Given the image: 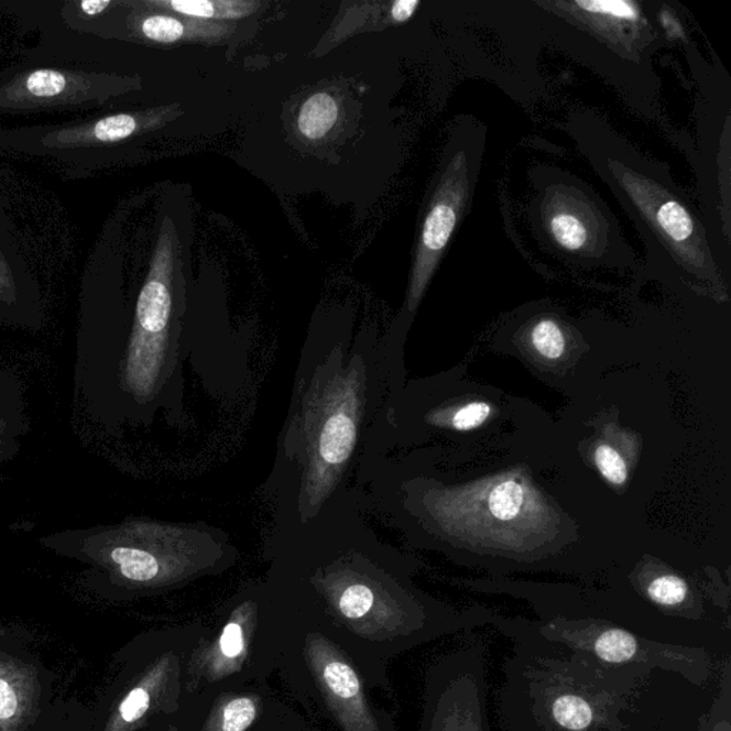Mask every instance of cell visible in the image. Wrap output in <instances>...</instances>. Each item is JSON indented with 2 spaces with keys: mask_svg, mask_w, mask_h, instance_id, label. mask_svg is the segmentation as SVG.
<instances>
[{
  "mask_svg": "<svg viewBox=\"0 0 731 731\" xmlns=\"http://www.w3.org/2000/svg\"><path fill=\"white\" fill-rule=\"evenodd\" d=\"M18 696L13 687L0 679V720L13 719L18 713Z\"/></svg>",
  "mask_w": 731,
  "mask_h": 731,
  "instance_id": "d4e9b609",
  "label": "cell"
},
{
  "mask_svg": "<svg viewBox=\"0 0 731 731\" xmlns=\"http://www.w3.org/2000/svg\"><path fill=\"white\" fill-rule=\"evenodd\" d=\"M12 297H14L12 269L0 250V299L9 302L12 301Z\"/></svg>",
  "mask_w": 731,
  "mask_h": 731,
  "instance_id": "484cf974",
  "label": "cell"
},
{
  "mask_svg": "<svg viewBox=\"0 0 731 731\" xmlns=\"http://www.w3.org/2000/svg\"><path fill=\"white\" fill-rule=\"evenodd\" d=\"M533 348L548 360L560 359L566 349V339L560 326L555 320L543 319L533 327Z\"/></svg>",
  "mask_w": 731,
  "mask_h": 731,
  "instance_id": "ac0fdd59",
  "label": "cell"
},
{
  "mask_svg": "<svg viewBox=\"0 0 731 731\" xmlns=\"http://www.w3.org/2000/svg\"><path fill=\"white\" fill-rule=\"evenodd\" d=\"M144 4L205 22L247 18L261 7L252 0H152Z\"/></svg>",
  "mask_w": 731,
  "mask_h": 731,
  "instance_id": "30bf717a",
  "label": "cell"
},
{
  "mask_svg": "<svg viewBox=\"0 0 731 731\" xmlns=\"http://www.w3.org/2000/svg\"><path fill=\"white\" fill-rule=\"evenodd\" d=\"M492 415V406L484 402L469 403L455 413L451 425L456 430L468 432L478 429Z\"/></svg>",
  "mask_w": 731,
  "mask_h": 731,
  "instance_id": "7402d4cb",
  "label": "cell"
},
{
  "mask_svg": "<svg viewBox=\"0 0 731 731\" xmlns=\"http://www.w3.org/2000/svg\"><path fill=\"white\" fill-rule=\"evenodd\" d=\"M575 7L580 8L586 13L593 14V17L609 19V21L614 22H636L640 18L637 4L623 2V0H614V2H603V0L576 2Z\"/></svg>",
  "mask_w": 731,
  "mask_h": 731,
  "instance_id": "d6986e66",
  "label": "cell"
},
{
  "mask_svg": "<svg viewBox=\"0 0 731 731\" xmlns=\"http://www.w3.org/2000/svg\"><path fill=\"white\" fill-rule=\"evenodd\" d=\"M548 232L565 250L579 252L591 242V219L577 201L565 199L557 201L548 214Z\"/></svg>",
  "mask_w": 731,
  "mask_h": 731,
  "instance_id": "7c38bea8",
  "label": "cell"
},
{
  "mask_svg": "<svg viewBox=\"0 0 731 731\" xmlns=\"http://www.w3.org/2000/svg\"><path fill=\"white\" fill-rule=\"evenodd\" d=\"M112 2L109 0H85V2L79 3V9L81 13L86 17L94 18L98 14L103 13L106 9L112 7Z\"/></svg>",
  "mask_w": 731,
  "mask_h": 731,
  "instance_id": "83f0119b",
  "label": "cell"
},
{
  "mask_svg": "<svg viewBox=\"0 0 731 731\" xmlns=\"http://www.w3.org/2000/svg\"><path fill=\"white\" fill-rule=\"evenodd\" d=\"M219 652L226 661H234L244 652V630L242 623L230 620L219 639Z\"/></svg>",
  "mask_w": 731,
  "mask_h": 731,
  "instance_id": "603a6c76",
  "label": "cell"
},
{
  "mask_svg": "<svg viewBox=\"0 0 731 731\" xmlns=\"http://www.w3.org/2000/svg\"><path fill=\"white\" fill-rule=\"evenodd\" d=\"M112 79L84 70L37 69L0 85V114H26L98 106L112 94Z\"/></svg>",
  "mask_w": 731,
  "mask_h": 731,
  "instance_id": "5b68a950",
  "label": "cell"
},
{
  "mask_svg": "<svg viewBox=\"0 0 731 731\" xmlns=\"http://www.w3.org/2000/svg\"><path fill=\"white\" fill-rule=\"evenodd\" d=\"M696 731H731V665L724 663L718 695Z\"/></svg>",
  "mask_w": 731,
  "mask_h": 731,
  "instance_id": "e0dca14e",
  "label": "cell"
},
{
  "mask_svg": "<svg viewBox=\"0 0 731 731\" xmlns=\"http://www.w3.org/2000/svg\"><path fill=\"white\" fill-rule=\"evenodd\" d=\"M601 670L646 680L653 670L675 673L695 686L710 679V653L691 644L648 637L639 630L594 618H552L533 629Z\"/></svg>",
  "mask_w": 731,
  "mask_h": 731,
  "instance_id": "7a4b0ae2",
  "label": "cell"
},
{
  "mask_svg": "<svg viewBox=\"0 0 731 731\" xmlns=\"http://www.w3.org/2000/svg\"><path fill=\"white\" fill-rule=\"evenodd\" d=\"M513 654L498 696L503 731H632L643 680L590 665L533 629L509 628Z\"/></svg>",
  "mask_w": 731,
  "mask_h": 731,
  "instance_id": "6da1fadb",
  "label": "cell"
},
{
  "mask_svg": "<svg viewBox=\"0 0 731 731\" xmlns=\"http://www.w3.org/2000/svg\"><path fill=\"white\" fill-rule=\"evenodd\" d=\"M138 32L149 41L157 43H176L195 40V37L220 36L225 28L195 19H182L171 14H146L138 22Z\"/></svg>",
  "mask_w": 731,
  "mask_h": 731,
  "instance_id": "8fae6325",
  "label": "cell"
},
{
  "mask_svg": "<svg viewBox=\"0 0 731 731\" xmlns=\"http://www.w3.org/2000/svg\"><path fill=\"white\" fill-rule=\"evenodd\" d=\"M528 498L527 489L516 479L509 478L490 490L489 512L497 521L513 522L521 516Z\"/></svg>",
  "mask_w": 731,
  "mask_h": 731,
  "instance_id": "9a60e30c",
  "label": "cell"
},
{
  "mask_svg": "<svg viewBox=\"0 0 731 731\" xmlns=\"http://www.w3.org/2000/svg\"><path fill=\"white\" fill-rule=\"evenodd\" d=\"M257 716V703L249 697H238L225 706L220 731H247Z\"/></svg>",
  "mask_w": 731,
  "mask_h": 731,
  "instance_id": "ffe728a7",
  "label": "cell"
},
{
  "mask_svg": "<svg viewBox=\"0 0 731 731\" xmlns=\"http://www.w3.org/2000/svg\"><path fill=\"white\" fill-rule=\"evenodd\" d=\"M358 439V418L352 402L345 401L331 408L317 437V463L336 469L349 460Z\"/></svg>",
  "mask_w": 731,
  "mask_h": 731,
  "instance_id": "ba28073f",
  "label": "cell"
},
{
  "mask_svg": "<svg viewBox=\"0 0 731 731\" xmlns=\"http://www.w3.org/2000/svg\"><path fill=\"white\" fill-rule=\"evenodd\" d=\"M622 185L632 196V199L636 201L639 208L644 211V215L653 219L654 225L677 247L686 248V244L695 238V222H692L689 211L679 201L663 195L662 200L652 204L629 183L622 181Z\"/></svg>",
  "mask_w": 731,
  "mask_h": 731,
  "instance_id": "9c48e42d",
  "label": "cell"
},
{
  "mask_svg": "<svg viewBox=\"0 0 731 731\" xmlns=\"http://www.w3.org/2000/svg\"><path fill=\"white\" fill-rule=\"evenodd\" d=\"M109 557L119 567L120 575L134 583H152L162 576V560L157 555L132 543L113 546Z\"/></svg>",
  "mask_w": 731,
  "mask_h": 731,
  "instance_id": "4fadbf2b",
  "label": "cell"
},
{
  "mask_svg": "<svg viewBox=\"0 0 731 731\" xmlns=\"http://www.w3.org/2000/svg\"><path fill=\"white\" fill-rule=\"evenodd\" d=\"M662 18V25H665L667 29L668 35H675V37H681V29L679 25H675V18L672 17L670 13L663 12L661 14Z\"/></svg>",
  "mask_w": 731,
  "mask_h": 731,
  "instance_id": "f1b7e54d",
  "label": "cell"
},
{
  "mask_svg": "<svg viewBox=\"0 0 731 731\" xmlns=\"http://www.w3.org/2000/svg\"><path fill=\"white\" fill-rule=\"evenodd\" d=\"M418 7H421L418 0H397V2L392 4L391 9L393 21L397 23L408 21L415 14Z\"/></svg>",
  "mask_w": 731,
  "mask_h": 731,
  "instance_id": "4316f807",
  "label": "cell"
},
{
  "mask_svg": "<svg viewBox=\"0 0 731 731\" xmlns=\"http://www.w3.org/2000/svg\"><path fill=\"white\" fill-rule=\"evenodd\" d=\"M151 706V695L144 687H137L127 696L120 705V716L127 723L141 720Z\"/></svg>",
  "mask_w": 731,
  "mask_h": 731,
  "instance_id": "cb8c5ba5",
  "label": "cell"
},
{
  "mask_svg": "<svg viewBox=\"0 0 731 731\" xmlns=\"http://www.w3.org/2000/svg\"><path fill=\"white\" fill-rule=\"evenodd\" d=\"M648 600L667 612H681L690 603L689 583L677 575L654 577L646 586Z\"/></svg>",
  "mask_w": 731,
  "mask_h": 731,
  "instance_id": "2e32d148",
  "label": "cell"
},
{
  "mask_svg": "<svg viewBox=\"0 0 731 731\" xmlns=\"http://www.w3.org/2000/svg\"><path fill=\"white\" fill-rule=\"evenodd\" d=\"M468 185V163L465 153L460 152L451 159L441 176L423 223L408 293L411 309L421 301L441 254L450 242L463 209Z\"/></svg>",
  "mask_w": 731,
  "mask_h": 731,
  "instance_id": "8992f818",
  "label": "cell"
},
{
  "mask_svg": "<svg viewBox=\"0 0 731 731\" xmlns=\"http://www.w3.org/2000/svg\"><path fill=\"white\" fill-rule=\"evenodd\" d=\"M594 463L609 483L623 485L628 482L626 461L612 446L600 445L594 451Z\"/></svg>",
  "mask_w": 731,
  "mask_h": 731,
  "instance_id": "44dd1931",
  "label": "cell"
},
{
  "mask_svg": "<svg viewBox=\"0 0 731 731\" xmlns=\"http://www.w3.org/2000/svg\"><path fill=\"white\" fill-rule=\"evenodd\" d=\"M159 119L161 114L156 112L118 113L90 122L67 124L65 128L45 129L36 137L37 148L52 153L98 149L105 144L127 141L144 129L153 127Z\"/></svg>",
  "mask_w": 731,
  "mask_h": 731,
  "instance_id": "52a82bcc",
  "label": "cell"
},
{
  "mask_svg": "<svg viewBox=\"0 0 731 731\" xmlns=\"http://www.w3.org/2000/svg\"><path fill=\"white\" fill-rule=\"evenodd\" d=\"M339 119L338 100L326 91L312 95L302 105L297 128L310 141H320L334 129Z\"/></svg>",
  "mask_w": 731,
  "mask_h": 731,
  "instance_id": "5bb4252c",
  "label": "cell"
},
{
  "mask_svg": "<svg viewBox=\"0 0 731 731\" xmlns=\"http://www.w3.org/2000/svg\"><path fill=\"white\" fill-rule=\"evenodd\" d=\"M176 236L170 219L163 222L146 281L137 305L129 343L124 383L138 397L155 393L165 373L173 315V274Z\"/></svg>",
  "mask_w": 731,
  "mask_h": 731,
  "instance_id": "3957f363",
  "label": "cell"
},
{
  "mask_svg": "<svg viewBox=\"0 0 731 731\" xmlns=\"http://www.w3.org/2000/svg\"><path fill=\"white\" fill-rule=\"evenodd\" d=\"M422 731H492L482 644L456 648L430 667Z\"/></svg>",
  "mask_w": 731,
  "mask_h": 731,
  "instance_id": "277c9868",
  "label": "cell"
}]
</instances>
